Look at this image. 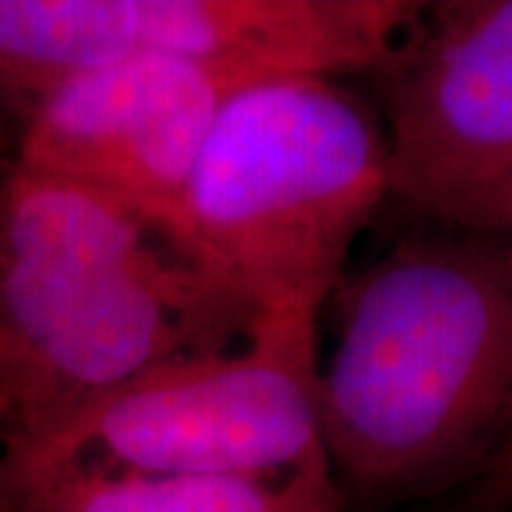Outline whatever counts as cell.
Returning <instances> with one entry per match:
<instances>
[{
  "label": "cell",
  "mask_w": 512,
  "mask_h": 512,
  "mask_svg": "<svg viewBox=\"0 0 512 512\" xmlns=\"http://www.w3.org/2000/svg\"><path fill=\"white\" fill-rule=\"evenodd\" d=\"M382 117L330 74H282L220 111L165 239L251 319L319 316L387 200Z\"/></svg>",
  "instance_id": "3957f363"
},
{
  "label": "cell",
  "mask_w": 512,
  "mask_h": 512,
  "mask_svg": "<svg viewBox=\"0 0 512 512\" xmlns=\"http://www.w3.org/2000/svg\"><path fill=\"white\" fill-rule=\"evenodd\" d=\"M330 299L316 413L342 498L384 507L476 484L512 444V239L413 234Z\"/></svg>",
  "instance_id": "6da1fadb"
},
{
  "label": "cell",
  "mask_w": 512,
  "mask_h": 512,
  "mask_svg": "<svg viewBox=\"0 0 512 512\" xmlns=\"http://www.w3.org/2000/svg\"><path fill=\"white\" fill-rule=\"evenodd\" d=\"M0 416L6 419V424H9V410H6V402H3V396H0Z\"/></svg>",
  "instance_id": "8fae6325"
},
{
  "label": "cell",
  "mask_w": 512,
  "mask_h": 512,
  "mask_svg": "<svg viewBox=\"0 0 512 512\" xmlns=\"http://www.w3.org/2000/svg\"><path fill=\"white\" fill-rule=\"evenodd\" d=\"M313 313L256 319L239 348L151 367L6 450V490L60 470L282 476L325 456Z\"/></svg>",
  "instance_id": "277c9868"
},
{
  "label": "cell",
  "mask_w": 512,
  "mask_h": 512,
  "mask_svg": "<svg viewBox=\"0 0 512 512\" xmlns=\"http://www.w3.org/2000/svg\"><path fill=\"white\" fill-rule=\"evenodd\" d=\"M268 77L177 57L77 74L20 111L15 163L86 185L165 237L220 111Z\"/></svg>",
  "instance_id": "52a82bcc"
},
{
  "label": "cell",
  "mask_w": 512,
  "mask_h": 512,
  "mask_svg": "<svg viewBox=\"0 0 512 512\" xmlns=\"http://www.w3.org/2000/svg\"><path fill=\"white\" fill-rule=\"evenodd\" d=\"M15 165V137L9 134L6 123L0 120V177Z\"/></svg>",
  "instance_id": "30bf717a"
},
{
  "label": "cell",
  "mask_w": 512,
  "mask_h": 512,
  "mask_svg": "<svg viewBox=\"0 0 512 512\" xmlns=\"http://www.w3.org/2000/svg\"><path fill=\"white\" fill-rule=\"evenodd\" d=\"M407 0H0V94L18 111L103 66L177 57L262 74L373 72Z\"/></svg>",
  "instance_id": "5b68a950"
},
{
  "label": "cell",
  "mask_w": 512,
  "mask_h": 512,
  "mask_svg": "<svg viewBox=\"0 0 512 512\" xmlns=\"http://www.w3.org/2000/svg\"><path fill=\"white\" fill-rule=\"evenodd\" d=\"M251 328V313L120 202L18 163L0 177L9 447L151 367L234 348Z\"/></svg>",
  "instance_id": "7a4b0ae2"
},
{
  "label": "cell",
  "mask_w": 512,
  "mask_h": 512,
  "mask_svg": "<svg viewBox=\"0 0 512 512\" xmlns=\"http://www.w3.org/2000/svg\"><path fill=\"white\" fill-rule=\"evenodd\" d=\"M12 512H342L328 456L282 476L60 470L9 490Z\"/></svg>",
  "instance_id": "ba28073f"
},
{
  "label": "cell",
  "mask_w": 512,
  "mask_h": 512,
  "mask_svg": "<svg viewBox=\"0 0 512 512\" xmlns=\"http://www.w3.org/2000/svg\"><path fill=\"white\" fill-rule=\"evenodd\" d=\"M387 200L467 234H512V0L421 3L373 69Z\"/></svg>",
  "instance_id": "8992f818"
},
{
  "label": "cell",
  "mask_w": 512,
  "mask_h": 512,
  "mask_svg": "<svg viewBox=\"0 0 512 512\" xmlns=\"http://www.w3.org/2000/svg\"><path fill=\"white\" fill-rule=\"evenodd\" d=\"M512 510V444L495 458L493 467L476 481L473 512H510Z\"/></svg>",
  "instance_id": "9c48e42d"
}]
</instances>
